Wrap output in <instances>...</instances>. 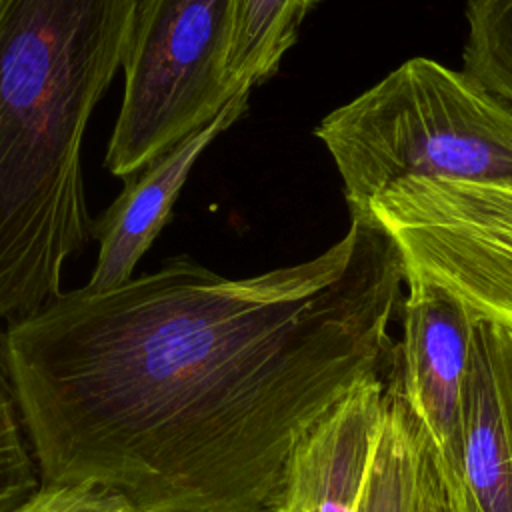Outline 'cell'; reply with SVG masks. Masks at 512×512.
Masks as SVG:
<instances>
[{"label":"cell","instance_id":"6da1fadb","mask_svg":"<svg viewBox=\"0 0 512 512\" xmlns=\"http://www.w3.org/2000/svg\"><path fill=\"white\" fill-rule=\"evenodd\" d=\"M404 268L350 216L322 254L226 278L188 256L62 292L4 328L40 482L132 512H272L300 436L394 352Z\"/></svg>","mask_w":512,"mask_h":512},{"label":"cell","instance_id":"7a4b0ae2","mask_svg":"<svg viewBox=\"0 0 512 512\" xmlns=\"http://www.w3.org/2000/svg\"><path fill=\"white\" fill-rule=\"evenodd\" d=\"M138 0H0V322L62 294L92 240L82 144Z\"/></svg>","mask_w":512,"mask_h":512},{"label":"cell","instance_id":"3957f363","mask_svg":"<svg viewBox=\"0 0 512 512\" xmlns=\"http://www.w3.org/2000/svg\"><path fill=\"white\" fill-rule=\"evenodd\" d=\"M350 216L404 178L512 186V104L464 70L414 56L314 128Z\"/></svg>","mask_w":512,"mask_h":512},{"label":"cell","instance_id":"277c9868","mask_svg":"<svg viewBox=\"0 0 512 512\" xmlns=\"http://www.w3.org/2000/svg\"><path fill=\"white\" fill-rule=\"evenodd\" d=\"M232 12L234 0H138L104 156L112 176H134L236 96L226 80Z\"/></svg>","mask_w":512,"mask_h":512},{"label":"cell","instance_id":"5b68a950","mask_svg":"<svg viewBox=\"0 0 512 512\" xmlns=\"http://www.w3.org/2000/svg\"><path fill=\"white\" fill-rule=\"evenodd\" d=\"M366 214L396 246L404 278L512 328V186L404 178L378 190Z\"/></svg>","mask_w":512,"mask_h":512},{"label":"cell","instance_id":"8992f818","mask_svg":"<svg viewBox=\"0 0 512 512\" xmlns=\"http://www.w3.org/2000/svg\"><path fill=\"white\" fill-rule=\"evenodd\" d=\"M432 512H512V328L476 318L456 432L426 458Z\"/></svg>","mask_w":512,"mask_h":512},{"label":"cell","instance_id":"52a82bcc","mask_svg":"<svg viewBox=\"0 0 512 512\" xmlns=\"http://www.w3.org/2000/svg\"><path fill=\"white\" fill-rule=\"evenodd\" d=\"M402 338L394 346V386L426 458L440 456L458 426L476 316L442 288L404 278Z\"/></svg>","mask_w":512,"mask_h":512},{"label":"cell","instance_id":"ba28073f","mask_svg":"<svg viewBox=\"0 0 512 512\" xmlns=\"http://www.w3.org/2000/svg\"><path fill=\"white\" fill-rule=\"evenodd\" d=\"M386 406L370 376L328 408L292 448L272 512H358Z\"/></svg>","mask_w":512,"mask_h":512},{"label":"cell","instance_id":"9c48e42d","mask_svg":"<svg viewBox=\"0 0 512 512\" xmlns=\"http://www.w3.org/2000/svg\"><path fill=\"white\" fill-rule=\"evenodd\" d=\"M250 92L236 94L208 124L126 178L118 198L92 220L98 242L96 266L86 290L116 288L132 278L140 258L150 250L172 216V206L202 152L248 108Z\"/></svg>","mask_w":512,"mask_h":512},{"label":"cell","instance_id":"30bf717a","mask_svg":"<svg viewBox=\"0 0 512 512\" xmlns=\"http://www.w3.org/2000/svg\"><path fill=\"white\" fill-rule=\"evenodd\" d=\"M318 0H234L232 32L226 54V80L250 92L280 68L294 46L300 26Z\"/></svg>","mask_w":512,"mask_h":512},{"label":"cell","instance_id":"8fae6325","mask_svg":"<svg viewBox=\"0 0 512 512\" xmlns=\"http://www.w3.org/2000/svg\"><path fill=\"white\" fill-rule=\"evenodd\" d=\"M358 512H432V484L414 424L394 388Z\"/></svg>","mask_w":512,"mask_h":512},{"label":"cell","instance_id":"7c38bea8","mask_svg":"<svg viewBox=\"0 0 512 512\" xmlns=\"http://www.w3.org/2000/svg\"><path fill=\"white\" fill-rule=\"evenodd\" d=\"M462 70L512 104V0H466Z\"/></svg>","mask_w":512,"mask_h":512},{"label":"cell","instance_id":"4fadbf2b","mask_svg":"<svg viewBox=\"0 0 512 512\" xmlns=\"http://www.w3.org/2000/svg\"><path fill=\"white\" fill-rule=\"evenodd\" d=\"M40 486V474L18 414L0 328V512H16Z\"/></svg>","mask_w":512,"mask_h":512},{"label":"cell","instance_id":"5bb4252c","mask_svg":"<svg viewBox=\"0 0 512 512\" xmlns=\"http://www.w3.org/2000/svg\"><path fill=\"white\" fill-rule=\"evenodd\" d=\"M16 512H132L128 502L88 482H40Z\"/></svg>","mask_w":512,"mask_h":512}]
</instances>
